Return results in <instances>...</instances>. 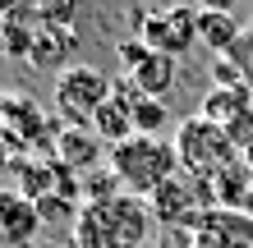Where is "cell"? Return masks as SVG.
Listing matches in <instances>:
<instances>
[{
    "label": "cell",
    "instance_id": "cell-4",
    "mask_svg": "<svg viewBox=\"0 0 253 248\" xmlns=\"http://www.w3.org/2000/svg\"><path fill=\"white\" fill-rule=\"evenodd\" d=\"M115 78H106L92 65H65L55 69V110L65 124H92V115L111 101Z\"/></svg>",
    "mask_w": 253,
    "mask_h": 248
},
{
    "label": "cell",
    "instance_id": "cell-3",
    "mask_svg": "<svg viewBox=\"0 0 253 248\" xmlns=\"http://www.w3.org/2000/svg\"><path fill=\"white\" fill-rule=\"evenodd\" d=\"M0 134L28 156H51L55 134H60V115L51 120L28 92H0Z\"/></svg>",
    "mask_w": 253,
    "mask_h": 248
},
{
    "label": "cell",
    "instance_id": "cell-6",
    "mask_svg": "<svg viewBox=\"0 0 253 248\" xmlns=\"http://www.w3.org/2000/svg\"><path fill=\"white\" fill-rule=\"evenodd\" d=\"M138 41L143 46H152L161 55H180L198 41V9L189 5H170V9H152L138 19Z\"/></svg>",
    "mask_w": 253,
    "mask_h": 248
},
{
    "label": "cell",
    "instance_id": "cell-10",
    "mask_svg": "<svg viewBox=\"0 0 253 248\" xmlns=\"http://www.w3.org/2000/svg\"><path fill=\"white\" fill-rule=\"evenodd\" d=\"M120 78L133 87V92L166 101V97L175 92V83H180V60H175V55H161V51L147 46V51H143V60L133 65V69H125Z\"/></svg>",
    "mask_w": 253,
    "mask_h": 248
},
{
    "label": "cell",
    "instance_id": "cell-8",
    "mask_svg": "<svg viewBox=\"0 0 253 248\" xmlns=\"http://www.w3.org/2000/svg\"><path fill=\"white\" fill-rule=\"evenodd\" d=\"M101 134L92 124H65L60 120V134H55V147H51V161L65 166L69 175H87L97 161H101Z\"/></svg>",
    "mask_w": 253,
    "mask_h": 248
},
{
    "label": "cell",
    "instance_id": "cell-14",
    "mask_svg": "<svg viewBox=\"0 0 253 248\" xmlns=\"http://www.w3.org/2000/svg\"><path fill=\"white\" fill-rule=\"evenodd\" d=\"M240 37H244V28L235 14L226 9H198V41L203 46H212L216 55H230L235 46H240Z\"/></svg>",
    "mask_w": 253,
    "mask_h": 248
},
{
    "label": "cell",
    "instance_id": "cell-19",
    "mask_svg": "<svg viewBox=\"0 0 253 248\" xmlns=\"http://www.w3.org/2000/svg\"><path fill=\"white\" fill-rule=\"evenodd\" d=\"M14 166H19V147L0 134V170H14Z\"/></svg>",
    "mask_w": 253,
    "mask_h": 248
},
{
    "label": "cell",
    "instance_id": "cell-16",
    "mask_svg": "<svg viewBox=\"0 0 253 248\" xmlns=\"http://www.w3.org/2000/svg\"><path fill=\"white\" fill-rule=\"evenodd\" d=\"M69 46H74L69 28H51V23H42L37 46H33V60H37V65H55V60H60V51H69Z\"/></svg>",
    "mask_w": 253,
    "mask_h": 248
},
{
    "label": "cell",
    "instance_id": "cell-17",
    "mask_svg": "<svg viewBox=\"0 0 253 248\" xmlns=\"http://www.w3.org/2000/svg\"><path fill=\"white\" fill-rule=\"evenodd\" d=\"M33 9H37V19L51 23V28H65L74 19V0H33Z\"/></svg>",
    "mask_w": 253,
    "mask_h": 248
},
{
    "label": "cell",
    "instance_id": "cell-1",
    "mask_svg": "<svg viewBox=\"0 0 253 248\" xmlns=\"http://www.w3.org/2000/svg\"><path fill=\"white\" fill-rule=\"evenodd\" d=\"M111 175H115V184H120L125 193H133V198H152L166 179H175V175H180L175 142L133 134L129 142L111 147Z\"/></svg>",
    "mask_w": 253,
    "mask_h": 248
},
{
    "label": "cell",
    "instance_id": "cell-12",
    "mask_svg": "<svg viewBox=\"0 0 253 248\" xmlns=\"http://www.w3.org/2000/svg\"><path fill=\"white\" fill-rule=\"evenodd\" d=\"M74 244L79 248H125L106 202H87V207L79 212V221H74Z\"/></svg>",
    "mask_w": 253,
    "mask_h": 248
},
{
    "label": "cell",
    "instance_id": "cell-21",
    "mask_svg": "<svg viewBox=\"0 0 253 248\" xmlns=\"http://www.w3.org/2000/svg\"><path fill=\"white\" fill-rule=\"evenodd\" d=\"M14 5H19V0H0V14H9Z\"/></svg>",
    "mask_w": 253,
    "mask_h": 248
},
{
    "label": "cell",
    "instance_id": "cell-7",
    "mask_svg": "<svg viewBox=\"0 0 253 248\" xmlns=\"http://www.w3.org/2000/svg\"><path fill=\"white\" fill-rule=\"evenodd\" d=\"M193 248H253V212H230V207H212L198 216V225L184 230Z\"/></svg>",
    "mask_w": 253,
    "mask_h": 248
},
{
    "label": "cell",
    "instance_id": "cell-5",
    "mask_svg": "<svg viewBox=\"0 0 253 248\" xmlns=\"http://www.w3.org/2000/svg\"><path fill=\"white\" fill-rule=\"evenodd\" d=\"M147 202H152V212H157V221H161V225H180V230L198 225V216H207V212L216 207L212 184L193 179V175H184V170L175 175V179H166Z\"/></svg>",
    "mask_w": 253,
    "mask_h": 248
},
{
    "label": "cell",
    "instance_id": "cell-9",
    "mask_svg": "<svg viewBox=\"0 0 253 248\" xmlns=\"http://www.w3.org/2000/svg\"><path fill=\"white\" fill-rule=\"evenodd\" d=\"M42 230V212L19 188H0V248H28Z\"/></svg>",
    "mask_w": 253,
    "mask_h": 248
},
{
    "label": "cell",
    "instance_id": "cell-20",
    "mask_svg": "<svg viewBox=\"0 0 253 248\" xmlns=\"http://www.w3.org/2000/svg\"><path fill=\"white\" fill-rule=\"evenodd\" d=\"M198 5H203V9H226V14H230L235 0H198Z\"/></svg>",
    "mask_w": 253,
    "mask_h": 248
},
{
    "label": "cell",
    "instance_id": "cell-22",
    "mask_svg": "<svg viewBox=\"0 0 253 248\" xmlns=\"http://www.w3.org/2000/svg\"><path fill=\"white\" fill-rule=\"evenodd\" d=\"M0 55H5V37H0Z\"/></svg>",
    "mask_w": 253,
    "mask_h": 248
},
{
    "label": "cell",
    "instance_id": "cell-2",
    "mask_svg": "<svg viewBox=\"0 0 253 248\" xmlns=\"http://www.w3.org/2000/svg\"><path fill=\"white\" fill-rule=\"evenodd\" d=\"M175 156H180V170H184V175L212 184V179H221L230 166L244 161V147H240V142H235L221 124L203 120V115H189V120L175 129Z\"/></svg>",
    "mask_w": 253,
    "mask_h": 248
},
{
    "label": "cell",
    "instance_id": "cell-11",
    "mask_svg": "<svg viewBox=\"0 0 253 248\" xmlns=\"http://www.w3.org/2000/svg\"><path fill=\"white\" fill-rule=\"evenodd\" d=\"M92 129L101 134V142H111V147H120V142H129L138 129H133V106H129V87L125 78H115V92L111 101L92 115Z\"/></svg>",
    "mask_w": 253,
    "mask_h": 248
},
{
    "label": "cell",
    "instance_id": "cell-15",
    "mask_svg": "<svg viewBox=\"0 0 253 248\" xmlns=\"http://www.w3.org/2000/svg\"><path fill=\"white\" fill-rule=\"evenodd\" d=\"M125 87H129V83H125ZM129 106H133V129L147 134V138H161V129H166V120H170L166 101L143 97V92H133V87H129Z\"/></svg>",
    "mask_w": 253,
    "mask_h": 248
},
{
    "label": "cell",
    "instance_id": "cell-18",
    "mask_svg": "<svg viewBox=\"0 0 253 248\" xmlns=\"http://www.w3.org/2000/svg\"><path fill=\"white\" fill-rule=\"evenodd\" d=\"M226 60L235 65V69H240V74L244 78H253V28H249V33L240 37V46H235L230 55H226Z\"/></svg>",
    "mask_w": 253,
    "mask_h": 248
},
{
    "label": "cell",
    "instance_id": "cell-13",
    "mask_svg": "<svg viewBox=\"0 0 253 248\" xmlns=\"http://www.w3.org/2000/svg\"><path fill=\"white\" fill-rule=\"evenodd\" d=\"M37 33H42V19H37L33 0H19V5H14L9 14H0V37H5V55H28V60H33Z\"/></svg>",
    "mask_w": 253,
    "mask_h": 248
}]
</instances>
